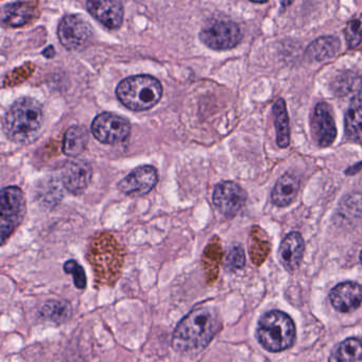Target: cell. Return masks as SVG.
Instances as JSON below:
<instances>
[{
	"label": "cell",
	"instance_id": "28",
	"mask_svg": "<svg viewBox=\"0 0 362 362\" xmlns=\"http://www.w3.org/2000/svg\"><path fill=\"white\" fill-rule=\"evenodd\" d=\"M245 264V251L240 245L230 247L226 259V267L228 270L234 271L243 268Z\"/></svg>",
	"mask_w": 362,
	"mask_h": 362
},
{
	"label": "cell",
	"instance_id": "11",
	"mask_svg": "<svg viewBox=\"0 0 362 362\" xmlns=\"http://www.w3.org/2000/svg\"><path fill=\"white\" fill-rule=\"evenodd\" d=\"M311 135L320 147H328L334 144L337 137L336 124L330 107L326 103L315 105L310 122Z\"/></svg>",
	"mask_w": 362,
	"mask_h": 362
},
{
	"label": "cell",
	"instance_id": "4",
	"mask_svg": "<svg viewBox=\"0 0 362 362\" xmlns=\"http://www.w3.org/2000/svg\"><path fill=\"white\" fill-rule=\"evenodd\" d=\"M116 94L120 103L131 111H147L160 103L163 88L152 76H133L120 82Z\"/></svg>",
	"mask_w": 362,
	"mask_h": 362
},
{
	"label": "cell",
	"instance_id": "1",
	"mask_svg": "<svg viewBox=\"0 0 362 362\" xmlns=\"http://www.w3.org/2000/svg\"><path fill=\"white\" fill-rule=\"evenodd\" d=\"M221 328L219 315L207 306H198L183 317L173 334V349L182 353L202 351Z\"/></svg>",
	"mask_w": 362,
	"mask_h": 362
},
{
	"label": "cell",
	"instance_id": "7",
	"mask_svg": "<svg viewBox=\"0 0 362 362\" xmlns=\"http://www.w3.org/2000/svg\"><path fill=\"white\" fill-rule=\"evenodd\" d=\"M58 37L67 50L80 52L90 44L93 29L90 23L81 16L71 14L64 16L59 24Z\"/></svg>",
	"mask_w": 362,
	"mask_h": 362
},
{
	"label": "cell",
	"instance_id": "25",
	"mask_svg": "<svg viewBox=\"0 0 362 362\" xmlns=\"http://www.w3.org/2000/svg\"><path fill=\"white\" fill-rule=\"evenodd\" d=\"M328 362H362V341L349 338L332 351Z\"/></svg>",
	"mask_w": 362,
	"mask_h": 362
},
{
	"label": "cell",
	"instance_id": "27",
	"mask_svg": "<svg viewBox=\"0 0 362 362\" xmlns=\"http://www.w3.org/2000/svg\"><path fill=\"white\" fill-rule=\"evenodd\" d=\"M64 271L66 274L73 275L74 283L78 289H86L88 285L86 271L77 260H67L64 264Z\"/></svg>",
	"mask_w": 362,
	"mask_h": 362
},
{
	"label": "cell",
	"instance_id": "23",
	"mask_svg": "<svg viewBox=\"0 0 362 362\" xmlns=\"http://www.w3.org/2000/svg\"><path fill=\"white\" fill-rule=\"evenodd\" d=\"M222 258V249L218 241L211 240L203 252L202 264L205 277L209 285L215 283L219 273L220 262Z\"/></svg>",
	"mask_w": 362,
	"mask_h": 362
},
{
	"label": "cell",
	"instance_id": "3",
	"mask_svg": "<svg viewBox=\"0 0 362 362\" xmlns=\"http://www.w3.org/2000/svg\"><path fill=\"white\" fill-rule=\"evenodd\" d=\"M44 111L41 103L28 97L18 99L6 113L4 132L16 144L33 143L41 132Z\"/></svg>",
	"mask_w": 362,
	"mask_h": 362
},
{
	"label": "cell",
	"instance_id": "19",
	"mask_svg": "<svg viewBox=\"0 0 362 362\" xmlns=\"http://www.w3.org/2000/svg\"><path fill=\"white\" fill-rule=\"evenodd\" d=\"M340 48L341 42L338 37L325 35L315 40L307 47L305 58L310 62L327 60L336 56Z\"/></svg>",
	"mask_w": 362,
	"mask_h": 362
},
{
	"label": "cell",
	"instance_id": "9",
	"mask_svg": "<svg viewBox=\"0 0 362 362\" xmlns=\"http://www.w3.org/2000/svg\"><path fill=\"white\" fill-rule=\"evenodd\" d=\"M95 139L107 145H115L126 141L131 133V124L126 118L113 113H103L92 124Z\"/></svg>",
	"mask_w": 362,
	"mask_h": 362
},
{
	"label": "cell",
	"instance_id": "15",
	"mask_svg": "<svg viewBox=\"0 0 362 362\" xmlns=\"http://www.w3.org/2000/svg\"><path fill=\"white\" fill-rule=\"evenodd\" d=\"M93 177V169L84 160L67 163L62 171L64 187L74 194H80L88 187Z\"/></svg>",
	"mask_w": 362,
	"mask_h": 362
},
{
	"label": "cell",
	"instance_id": "6",
	"mask_svg": "<svg viewBox=\"0 0 362 362\" xmlns=\"http://www.w3.org/2000/svg\"><path fill=\"white\" fill-rule=\"evenodd\" d=\"M24 194L16 186L4 188L0 199V238L5 245L26 215Z\"/></svg>",
	"mask_w": 362,
	"mask_h": 362
},
{
	"label": "cell",
	"instance_id": "16",
	"mask_svg": "<svg viewBox=\"0 0 362 362\" xmlns=\"http://www.w3.org/2000/svg\"><path fill=\"white\" fill-rule=\"evenodd\" d=\"M305 243L302 235L292 232L281 241L279 247V259L288 271H294L302 264Z\"/></svg>",
	"mask_w": 362,
	"mask_h": 362
},
{
	"label": "cell",
	"instance_id": "22",
	"mask_svg": "<svg viewBox=\"0 0 362 362\" xmlns=\"http://www.w3.org/2000/svg\"><path fill=\"white\" fill-rule=\"evenodd\" d=\"M276 141L279 148H287L290 144L289 116L284 99H279L273 105Z\"/></svg>",
	"mask_w": 362,
	"mask_h": 362
},
{
	"label": "cell",
	"instance_id": "29",
	"mask_svg": "<svg viewBox=\"0 0 362 362\" xmlns=\"http://www.w3.org/2000/svg\"><path fill=\"white\" fill-rule=\"evenodd\" d=\"M360 262H361L362 264V251L361 253H360Z\"/></svg>",
	"mask_w": 362,
	"mask_h": 362
},
{
	"label": "cell",
	"instance_id": "18",
	"mask_svg": "<svg viewBox=\"0 0 362 362\" xmlns=\"http://www.w3.org/2000/svg\"><path fill=\"white\" fill-rule=\"evenodd\" d=\"M300 189V180L291 173H285L275 184L271 194L276 206L285 207L291 204Z\"/></svg>",
	"mask_w": 362,
	"mask_h": 362
},
{
	"label": "cell",
	"instance_id": "13",
	"mask_svg": "<svg viewBox=\"0 0 362 362\" xmlns=\"http://www.w3.org/2000/svg\"><path fill=\"white\" fill-rule=\"evenodd\" d=\"M329 300L339 313H351L361 305L362 285L354 281L339 284L330 291Z\"/></svg>",
	"mask_w": 362,
	"mask_h": 362
},
{
	"label": "cell",
	"instance_id": "21",
	"mask_svg": "<svg viewBox=\"0 0 362 362\" xmlns=\"http://www.w3.org/2000/svg\"><path fill=\"white\" fill-rule=\"evenodd\" d=\"M88 143V132L81 126L71 127L66 131L63 141V152L65 156L76 158L86 150Z\"/></svg>",
	"mask_w": 362,
	"mask_h": 362
},
{
	"label": "cell",
	"instance_id": "10",
	"mask_svg": "<svg viewBox=\"0 0 362 362\" xmlns=\"http://www.w3.org/2000/svg\"><path fill=\"white\" fill-rule=\"evenodd\" d=\"M213 201L220 213L234 217L245 205L247 192L235 182H222L214 190Z\"/></svg>",
	"mask_w": 362,
	"mask_h": 362
},
{
	"label": "cell",
	"instance_id": "26",
	"mask_svg": "<svg viewBox=\"0 0 362 362\" xmlns=\"http://www.w3.org/2000/svg\"><path fill=\"white\" fill-rule=\"evenodd\" d=\"M345 40L351 49H356L362 44V13L349 21L344 30Z\"/></svg>",
	"mask_w": 362,
	"mask_h": 362
},
{
	"label": "cell",
	"instance_id": "12",
	"mask_svg": "<svg viewBox=\"0 0 362 362\" xmlns=\"http://www.w3.org/2000/svg\"><path fill=\"white\" fill-rule=\"evenodd\" d=\"M158 181V171L154 167L141 166L122 180L118 188L128 196H145L156 187Z\"/></svg>",
	"mask_w": 362,
	"mask_h": 362
},
{
	"label": "cell",
	"instance_id": "8",
	"mask_svg": "<svg viewBox=\"0 0 362 362\" xmlns=\"http://www.w3.org/2000/svg\"><path fill=\"white\" fill-rule=\"evenodd\" d=\"M200 40L211 49L228 50L236 47L240 43L243 33L235 23L217 21L202 29Z\"/></svg>",
	"mask_w": 362,
	"mask_h": 362
},
{
	"label": "cell",
	"instance_id": "20",
	"mask_svg": "<svg viewBox=\"0 0 362 362\" xmlns=\"http://www.w3.org/2000/svg\"><path fill=\"white\" fill-rule=\"evenodd\" d=\"M345 133L351 141L362 143V90L354 97L345 115Z\"/></svg>",
	"mask_w": 362,
	"mask_h": 362
},
{
	"label": "cell",
	"instance_id": "2",
	"mask_svg": "<svg viewBox=\"0 0 362 362\" xmlns=\"http://www.w3.org/2000/svg\"><path fill=\"white\" fill-rule=\"evenodd\" d=\"M124 252L122 245L110 233H100L93 238L88 260L95 273L97 285L113 287L122 275Z\"/></svg>",
	"mask_w": 362,
	"mask_h": 362
},
{
	"label": "cell",
	"instance_id": "5",
	"mask_svg": "<svg viewBox=\"0 0 362 362\" xmlns=\"http://www.w3.org/2000/svg\"><path fill=\"white\" fill-rule=\"evenodd\" d=\"M296 326L287 313L270 311L258 322L257 338L267 351L272 353L285 351L296 340Z\"/></svg>",
	"mask_w": 362,
	"mask_h": 362
},
{
	"label": "cell",
	"instance_id": "24",
	"mask_svg": "<svg viewBox=\"0 0 362 362\" xmlns=\"http://www.w3.org/2000/svg\"><path fill=\"white\" fill-rule=\"evenodd\" d=\"M73 308L66 300H52L44 303L40 309V315L46 321L54 324H63L71 319Z\"/></svg>",
	"mask_w": 362,
	"mask_h": 362
},
{
	"label": "cell",
	"instance_id": "14",
	"mask_svg": "<svg viewBox=\"0 0 362 362\" xmlns=\"http://www.w3.org/2000/svg\"><path fill=\"white\" fill-rule=\"evenodd\" d=\"M88 11L110 30L119 29L124 22V6L119 1H88Z\"/></svg>",
	"mask_w": 362,
	"mask_h": 362
},
{
	"label": "cell",
	"instance_id": "17",
	"mask_svg": "<svg viewBox=\"0 0 362 362\" xmlns=\"http://www.w3.org/2000/svg\"><path fill=\"white\" fill-rule=\"evenodd\" d=\"M39 4L35 1H18L3 8L1 21L7 27H22L35 20Z\"/></svg>",
	"mask_w": 362,
	"mask_h": 362
}]
</instances>
